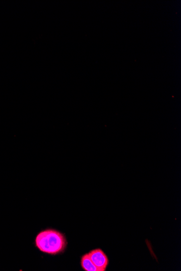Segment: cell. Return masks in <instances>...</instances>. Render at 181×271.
Masks as SVG:
<instances>
[{"label": "cell", "mask_w": 181, "mask_h": 271, "mask_svg": "<svg viewBox=\"0 0 181 271\" xmlns=\"http://www.w3.org/2000/svg\"><path fill=\"white\" fill-rule=\"evenodd\" d=\"M36 244L42 253L55 255L64 251L66 240L64 235L60 232L54 230H47L37 235Z\"/></svg>", "instance_id": "6da1fadb"}, {"label": "cell", "mask_w": 181, "mask_h": 271, "mask_svg": "<svg viewBox=\"0 0 181 271\" xmlns=\"http://www.w3.org/2000/svg\"><path fill=\"white\" fill-rule=\"evenodd\" d=\"M90 258L99 271L106 270L109 264L107 256L101 249L94 250L88 253Z\"/></svg>", "instance_id": "7a4b0ae2"}, {"label": "cell", "mask_w": 181, "mask_h": 271, "mask_svg": "<svg viewBox=\"0 0 181 271\" xmlns=\"http://www.w3.org/2000/svg\"><path fill=\"white\" fill-rule=\"evenodd\" d=\"M81 265L82 268L87 271H99L96 266L94 265L88 254L84 255L81 260Z\"/></svg>", "instance_id": "3957f363"}]
</instances>
